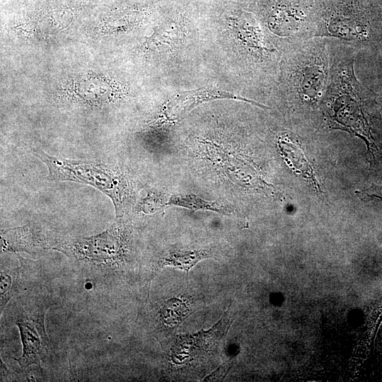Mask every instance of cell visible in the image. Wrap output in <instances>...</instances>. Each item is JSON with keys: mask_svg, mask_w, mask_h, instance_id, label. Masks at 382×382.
<instances>
[{"mask_svg": "<svg viewBox=\"0 0 382 382\" xmlns=\"http://www.w3.org/2000/svg\"><path fill=\"white\" fill-rule=\"evenodd\" d=\"M31 151L47 166V180L75 182L97 189L111 199L117 219L124 218L129 211L135 187L121 168L100 162L63 158L37 148Z\"/></svg>", "mask_w": 382, "mask_h": 382, "instance_id": "obj_1", "label": "cell"}, {"mask_svg": "<svg viewBox=\"0 0 382 382\" xmlns=\"http://www.w3.org/2000/svg\"><path fill=\"white\" fill-rule=\"evenodd\" d=\"M124 218L115 219L105 231L88 237L57 238L52 250L65 254L93 275L118 274L131 254V228Z\"/></svg>", "mask_w": 382, "mask_h": 382, "instance_id": "obj_2", "label": "cell"}, {"mask_svg": "<svg viewBox=\"0 0 382 382\" xmlns=\"http://www.w3.org/2000/svg\"><path fill=\"white\" fill-rule=\"evenodd\" d=\"M50 301L47 295L31 289L15 296L7 308L8 319L13 321L20 331L22 355L13 359L22 369L32 365L40 367V362L47 356L50 343L44 319Z\"/></svg>", "mask_w": 382, "mask_h": 382, "instance_id": "obj_3", "label": "cell"}, {"mask_svg": "<svg viewBox=\"0 0 382 382\" xmlns=\"http://www.w3.org/2000/svg\"><path fill=\"white\" fill-rule=\"evenodd\" d=\"M57 239L39 225L31 222L22 226L1 229V253L37 254L52 249Z\"/></svg>", "mask_w": 382, "mask_h": 382, "instance_id": "obj_4", "label": "cell"}, {"mask_svg": "<svg viewBox=\"0 0 382 382\" xmlns=\"http://www.w3.org/2000/svg\"><path fill=\"white\" fill-rule=\"evenodd\" d=\"M224 98L243 100L262 108H269L256 101L246 99L216 87H207L186 91L173 97L165 105L157 120L159 122H174L183 117L192 109L201 103Z\"/></svg>", "mask_w": 382, "mask_h": 382, "instance_id": "obj_5", "label": "cell"}, {"mask_svg": "<svg viewBox=\"0 0 382 382\" xmlns=\"http://www.w3.org/2000/svg\"><path fill=\"white\" fill-rule=\"evenodd\" d=\"M18 258L19 267L13 269L3 267L1 268V313L12 298L36 288L41 279L38 262L25 259L19 255Z\"/></svg>", "mask_w": 382, "mask_h": 382, "instance_id": "obj_6", "label": "cell"}, {"mask_svg": "<svg viewBox=\"0 0 382 382\" xmlns=\"http://www.w3.org/2000/svg\"><path fill=\"white\" fill-rule=\"evenodd\" d=\"M209 257H213V253L209 250L169 249L154 260L148 276L149 284L156 272L165 266L174 267L188 273L199 261Z\"/></svg>", "mask_w": 382, "mask_h": 382, "instance_id": "obj_7", "label": "cell"}, {"mask_svg": "<svg viewBox=\"0 0 382 382\" xmlns=\"http://www.w3.org/2000/svg\"><path fill=\"white\" fill-rule=\"evenodd\" d=\"M278 144L283 156L294 170L308 180L320 192V186L316 179L313 169L301 149L294 144L283 140L279 141Z\"/></svg>", "mask_w": 382, "mask_h": 382, "instance_id": "obj_8", "label": "cell"}, {"mask_svg": "<svg viewBox=\"0 0 382 382\" xmlns=\"http://www.w3.org/2000/svg\"><path fill=\"white\" fill-rule=\"evenodd\" d=\"M168 205H175L198 210H211L220 213H226L228 209L224 206L212 202H207L193 195H173L168 200Z\"/></svg>", "mask_w": 382, "mask_h": 382, "instance_id": "obj_9", "label": "cell"}, {"mask_svg": "<svg viewBox=\"0 0 382 382\" xmlns=\"http://www.w3.org/2000/svg\"><path fill=\"white\" fill-rule=\"evenodd\" d=\"M187 310L179 299H170L161 308L160 314L163 322L168 325L178 323L187 314Z\"/></svg>", "mask_w": 382, "mask_h": 382, "instance_id": "obj_10", "label": "cell"}, {"mask_svg": "<svg viewBox=\"0 0 382 382\" xmlns=\"http://www.w3.org/2000/svg\"><path fill=\"white\" fill-rule=\"evenodd\" d=\"M168 205V200L163 194L154 191H147L146 196L137 204L138 212L153 214Z\"/></svg>", "mask_w": 382, "mask_h": 382, "instance_id": "obj_11", "label": "cell"}, {"mask_svg": "<svg viewBox=\"0 0 382 382\" xmlns=\"http://www.w3.org/2000/svg\"><path fill=\"white\" fill-rule=\"evenodd\" d=\"M366 196L368 197L376 198V199H378L379 200H382V196H380V195H376V194L366 195Z\"/></svg>", "mask_w": 382, "mask_h": 382, "instance_id": "obj_12", "label": "cell"}]
</instances>
